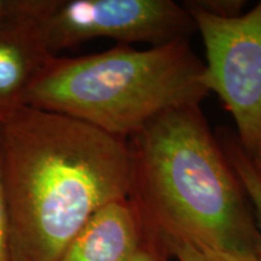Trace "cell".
I'll use <instances>...</instances> for the list:
<instances>
[{"mask_svg": "<svg viewBox=\"0 0 261 261\" xmlns=\"http://www.w3.org/2000/svg\"><path fill=\"white\" fill-rule=\"evenodd\" d=\"M247 2L244 0H187L182 5L200 10L205 14L220 18H231L243 14Z\"/></svg>", "mask_w": 261, "mask_h": 261, "instance_id": "cell-9", "label": "cell"}, {"mask_svg": "<svg viewBox=\"0 0 261 261\" xmlns=\"http://www.w3.org/2000/svg\"><path fill=\"white\" fill-rule=\"evenodd\" d=\"M204 63L189 39L138 50L117 44L80 57L55 55L23 106L61 114L128 140L174 108L201 104Z\"/></svg>", "mask_w": 261, "mask_h": 261, "instance_id": "cell-3", "label": "cell"}, {"mask_svg": "<svg viewBox=\"0 0 261 261\" xmlns=\"http://www.w3.org/2000/svg\"><path fill=\"white\" fill-rule=\"evenodd\" d=\"M185 9L203 41L202 83L231 114L238 142L254 160L261 149V2L231 18Z\"/></svg>", "mask_w": 261, "mask_h": 261, "instance_id": "cell-4", "label": "cell"}, {"mask_svg": "<svg viewBox=\"0 0 261 261\" xmlns=\"http://www.w3.org/2000/svg\"><path fill=\"white\" fill-rule=\"evenodd\" d=\"M28 5V0H0V25L22 15Z\"/></svg>", "mask_w": 261, "mask_h": 261, "instance_id": "cell-13", "label": "cell"}, {"mask_svg": "<svg viewBox=\"0 0 261 261\" xmlns=\"http://www.w3.org/2000/svg\"><path fill=\"white\" fill-rule=\"evenodd\" d=\"M139 214L128 197L97 211L58 261H128L145 241Z\"/></svg>", "mask_w": 261, "mask_h": 261, "instance_id": "cell-7", "label": "cell"}, {"mask_svg": "<svg viewBox=\"0 0 261 261\" xmlns=\"http://www.w3.org/2000/svg\"><path fill=\"white\" fill-rule=\"evenodd\" d=\"M38 21L54 55L96 38L161 46L196 32L185 6L173 0H41Z\"/></svg>", "mask_w": 261, "mask_h": 261, "instance_id": "cell-5", "label": "cell"}, {"mask_svg": "<svg viewBox=\"0 0 261 261\" xmlns=\"http://www.w3.org/2000/svg\"><path fill=\"white\" fill-rule=\"evenodd\" d=\"M0 179L12 259L58 261L97 211L128 197V144L22 106L0 120Z\"/></svg>", "mask_w": 261, "mask_h": 261, "instance_id": "cell-1", "label": "cell"}, {"mask_svg": "<svg viewBox=\"0 0 261 261\" xmlns=\"http://www.w3.org/2000/svg\"><path fill=\"white\" fill-rule=\"evenodd\" d=\"M41 0H28L22 15L0 25V120L23 106L28 90L55 56L38 21Z\"/></svg>", "mask_w": 261, "mask_h": 261, "instance_id": "cell-6", "label": "cell"}, {"mask_svg": "<svg viewBox=\"0 0 261 261\" xmlns=\"http://www.w3.org/2000/svg\"><path fill=\"white\" fill-rule=\"evenodd\" d=\"M169 254L161 244L146 234L145 241L128 261H169Z\"/></svg>", "mask_w": 261, "mask_h": 261, "instance_id": "cell-11", "label": "cell"}, {"mask_svg": "<svg viewBox=\"0 0 261 261\" xmlns=\"http://www.w3.org/2000/svg\"><path fill=\"white\" fill-rule=\"evenodd\" d=\"M0 261H14L10 248L8 213H6L2 179H0Z\"/></svg>", "mask_w": 261, "mask_h": 261, "instance_id": "cell-12", "label": "cell"}, {"mask_svg": "<svg viewBox=\"0 0 261 261\" xmlns=\"http://www.w3.org/2000/svg\"><path fill=\"white\" fill-rule=\"evenodd\" d=\"M168 254L174 256L178 261H249L237 257L223 255V254L207 252L184 242L169 243L166 247Z\"/></svg>", "mask_w": 261, "mask_h": 261, "instance_id": "cell-10", "label": "cell"}, {"mask_svg": "<svg viewBox=\"0 0 261 261\" xmlns=\"http://www.w3.org/2000/svg\"><path fill=\"white\" fill-rule=\"evenodd\" d=\"M218 139L252 204L259 231L256 261H261V177L256 171L253 160L247 155L236 137L233 138V136L227 135V132H220Z\"/></svg>", "mask_w": 261, "mask_h": 261, "instance_id": "cell-8", "label": "cell"}, {"mask_svg": "<svg viewBox=\"0 0 261 261\" xmlns=\"http://www.w3.org/2000/svg\"><path fill=\"white\" fill-rule=\"evenodd\" d=\"M127 144L128 200L151 240L256 261L252 204L201 104L161 114Z\"/></svg>", "mask_w": 261, "mask_h": 261, "instance_id": "cell-2", "label": "cell"}, {"mask_svg": "<svg viewBox=\"0 0 261 261\" xmlns=\"http://www.w3.org/2000/svg\"><path fill=\"white\" fill-rule=\"evenodd\" d=\"M253 162H254V165H255V167H256V171H257V173H259V174H260V177H261V149H260L259 154H257L256 158L253 160Z\"/></svg>", "mask_w": 261, "mask_h": 261, "instance_id": "cell-14", "label": "cell"}]
</instances>
